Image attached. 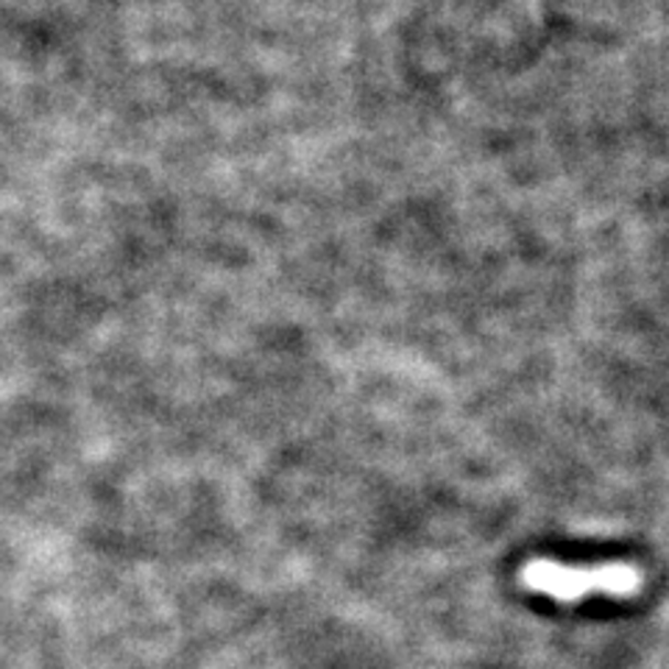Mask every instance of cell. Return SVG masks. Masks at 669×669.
<instances>
[{"instance_id":"1","label":"cell","mask_w":669,"mask_h":669,"mask_svg":"<svg viewBox=\"0 0 669 669\" xmlns=\"http://www.w3.org/2000/svg\"><path fill=\"white\" fill-rule=\"evenodd\" d=\"M521 586L533 594L578 603L592 594L603 597H634L641 589V572L634 563H600V567H567V563L536 558L521 567Z\"/></svg>"}]
</instances>
